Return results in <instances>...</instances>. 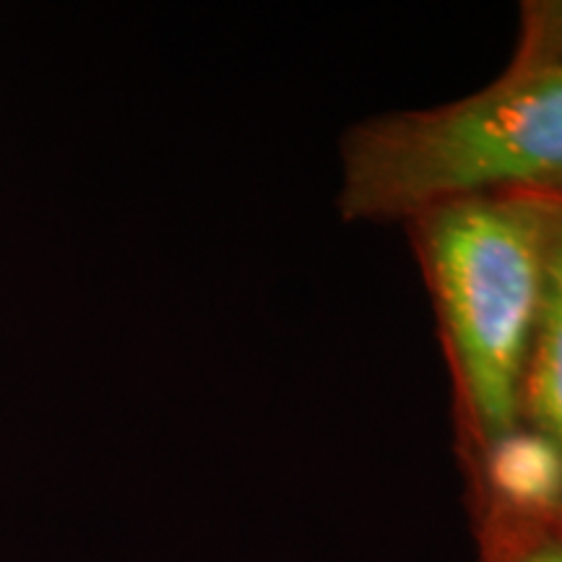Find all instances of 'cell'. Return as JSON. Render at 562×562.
Segmentation results:
<instances>
[{
    "label": "cell",
    "mask_w": 562,
    "mask_h": 562,
    "mask_svg": "<svg viewBox=\"0 0 562 562\" xmlns=\"http://www.w3.org/2000/svg\"><path fill=\"white\" fill-rule=\"evenodd\" d=\"M544 199H560L562 201V195H544Z\"/></svg>",
    "instance_id": "obj_6"
},
{
    "label": "cell",
    "mask_w": 562,
    "mask_h": 562,
    "mask_svg": "<svg viewBox=\"0 0 562 562\" xmlns=\"http://www.w3.org/2000/svg\"><path fill=\"white\" fill-rule=\"evenodd\" d=\"M544 203L542 297L524 372L518 440L542 456L562 484V201Z\"/></svg>",
    "instance_id": "obj_3"
},
{
    "label": "cell",
    "mask_w": 562,
    "mask_h": 562,
    "mask_svg": "<svg viewBox=\"0 0 562 562\" xmlns=\"http://www.w3.org/2000/svg\"><path fill=\"white\" fill-rule=\"evenodd\" d=\"M516 55L562 66V0H531L524 5Z\"/></svg>",
    "instance_id": "obj_5"
},
{
    "label": "cell",
    "mask_w": 562,
    "mask_h": 562,
    "mask_svg": "<svg viewBox=\"0 0 562 562\" xmlns=\"http://www.w3.org/2000/svg\"><path fill=\"white\" fill-rule=\"evenodd\" d=\"M476 562H562V495L497 490L472 497Z\"/></svg>",
    "instance_id": "obj_4"
},
{
    "label": "cell",
    "mask_w": 562,
    "mask_h": 562,
    "mask_svg": "<svg viewBox=\"0 0 562 562\" xmlns=\"http://www.w3.org/2000/svg\"><path fill=\"white\" fill-rule=\"evenodd\" d=\"M339 154L347 222H409L497 193L562 195V66L513 55L463 100L357 123Z\"/></svg>",
    "instance_id": "obj_2"
},
{
    "label": "cell",
    "mask_w": 562,
    "mask_h": 562,
    "mask_svg": "<svg viewBox=\"0 0 562 562\" xmlns=\"http://www.w3.org/2000/svg\"><path fill=\"white\" fill-rule=\"evenodd\" d=\"M544 220L542 195L497 193L442 203L404 222L451 372L467 482L518 440L542 297Z\"/></svg>",
    "instance_id": "obj_1"
}]
</instances>
